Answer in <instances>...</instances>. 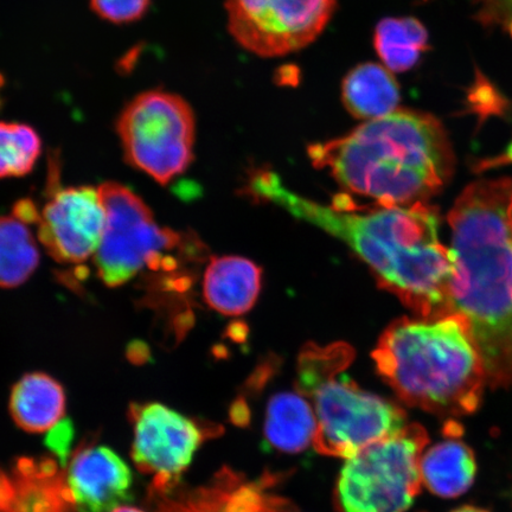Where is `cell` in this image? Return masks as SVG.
Listing matches in <instances>:
<instances>
[{"label":"cell","mask_w":512,"mask_h":512,"mask_svg":"<svg viewBox=\"0 0 512 512\" xmlns=\"http://www.w3.org/2000/svg\"><path fill=\"white\" fill-rule=\"evenodd\" d=\"M62 384L48 374H25L10 395V414L16 425L29 433L53 430L66 414Z\"/></svg>","instance_id":"15"},{"label":"cell","mask_w":512,"mask_h":512,"mask_svg":"<svg viewBox=\"0 0 512 512\" xmlns=\"http://www.w3.org/2000/svg\"><path fill=\"white\" fill-rule=\"evenodd\" d=\"M508 226H509L510 238L512 241V201L510 203V207L508 210Z\"/></svg>","instance_id":"29"},{"label":"cell","mask_w":512,"mask_h":512,"mask_svg":"<svg viewBox=\"0 0 512 512\" xmlns=\"http://www.w3.org/2000/svg\"><path fill=\"white\" fill-rule=\"evenodd\" d=\"M41 153L42 140L34 127L0 121V178L29 175Z\"/></svg>","instance_id":"21"},{"label":"cell","mask_w":512,"mask_h":512,"mask_svg":"<svg viewBox=\"0 0 512 512\" xmlns=\"http://www.w3.org/2000/svg\"><path fill=\"white\" fill-rule=\"evenodd\" d=\"M247 192L342 240L370 267L379 285L420 318L454 313L451 249L440 242L437 210L425 202L357 213L349 202L347 207H328L307 200L270 170L255 171Z\"/></svg>","instance_id":"1"},{"label":"cell","mask_w":512,"mask_h":512,"mask_svg":"<svg viewBox=\"0 0 512 512\" xmlns=\"http://www.w3.org/2000/svg\"><path fill=\"white\" fill-rule=\"evenodd\" d=\"M261 278V268L251 260L240 256L213 258L204 273V299L224 316L243 315L259 297Z\"/></svg>","instance_id":"14"},{"label":"cell","mask_w":512,"mask_h":512,"mask_svg":"<svg viewBox=\"0 0 512 512\" xmlns=\"http://www.w3.org/2000/svg\"><path fill=\"white\" fill-rule=\"evenodd\" d=\"M428 40L427 29L419 19L390 17L376 25L374 47L384 67L403 73L419 63L428 49Z\"/></svg>","instance_id":"19"},{"label":"cell","mask_w":512,"mask_h":512,"mask_svg":"<svg viewBox=\"0 0 512 512\" xmlns=\"http://www.w3.org/2000/svg\"><path fill=\"white\" fill-rule=\"evenodd\" d=\"M66 480L78 512H111L132 499V471L107 446L80 447L70 460Z\"/></svg>","instance_id":"12"},{"label":"cell","mask_w":512,"mask_h":512,"mask_svg":"<svg viewBox=\"0 0 512 512\" xmlns=\"http://www.w3.org/2000/svg\"><path fill=\"white\" fill-rule=\"evenodd\" d=\"M428 443L425 428L411 424L345 459L335 489L338 512L411 508L421 491V457Z\"/></svg>","instance_id":"6"},{"label":"cell","mask_w":512,"mask_h":512,"mask_svg":"<svg viewBox=\"0 0 512 512\" xmlns=\"http://www.w3.org/2000/svg\"><path fill=\"white\" fill-rule=\"evenodd\" d=\"M228 31L256 56H285L310 46L334 16L337 0H226Z\"/></svg>","instance_id":"9"},{"label":"cell","mask_w":512,"mask_h":512,"mask_svg":"<svg viewBox=\"0 0 512 512\" xmlns=\"http://www.w3.org/2000/svg\"><path fill=\"white\" fill-rule=\"evenodd\" d=\"M371 356L382 380L409 407L458 418L475 413L482 402L485 370L460 313L396 320Z\"/></svg>","instance_id":"4"},{"label":"cell","mask_w":512,"mask_h":512,"mask_svg":"<svg viewBox=\"0 0 512 512\" xmlns=\"http://www.w3.org/2000/svg\"><path fill=\"white\" fill-rule=\"evenodd\" d=\"M73 439V426L67 420H62L55 430H51L49 438L47 439V445L51 451L57 454V457L61 459L62 464L66 462L68 457L70 443Z\"/></svg>","instance_id":"24"},{"label":"cell","mask_w":512,"mask_h":512,"mask_svg":"<svg viewBox=\"0 0 512 512\" xmlns=\"http://www.w3.org/2000/svg\"><path fill=\"white\" fill-rule=\"evenodd\" d=\"M476 475L475 453L463 441H441L422 454V484L439 497L456 498L464 495L475 483Z\"/></svg>","instance_id":"18"},{"label":"cell","mask_w":512,"mask_h":512,"mask_svg":"<svg viewBox=\"0 0 512 512\" xmlns=\"http://www.w3.org/2000/svg\"><path fill=\"white\" fill-rule=\"evenodd\" d=\"M111 512H145L142 509L134 508V507H119L117 509L112 510Z\"/></svg>","instance_id":"28"},{"label":"cell","mask_w":512,"mask_h":512,"mask_svg":"<svg viewBox=\"0 0 512 512\" xmlns=\"http://www.w3.org/2000/svg\"><path fill=\"white\" fill-rule=\"evenodd\" d=\"M51 162L49 198L37 224L38 240L60 264H82L95 255L104 235V203L99 188H61L59 164Z\"/></svg>","instance_id":"11"},{"label":"cell","mask_w":512,"mask_h":512,"mask_svg":"<svg viewBox=\"0 0 512 512\" xmlns=\"http://www.w3.org/2000/svg\"><path fill=\"white\" fill-rule=\"evenodd\" d=\"M512 179L467 187L448 215L454 313L470 324L486 383L512 388Z\"/></svg>","instance_id":"2"},{"label":"cell","mask_w":512,"mask_h":512,"mask_svg":"<svg viewBox=\"0 0 512 512\" xmlns=\"http://www.w3.org/2000/svg\"><path fill=\"white\" fill-rule=\"evenodd\" d=\"M10 478V495L0 512H78L66 475L53 459H19Z\"/></svg>","instance_id":"13"},{"label":"cell","mask_w":512,"mask_h":512,"mask_svg":"<svg viewBox=\"0 0 512 512\" xmlns=\"http://www.w3.org/2000/svg\"><path fill=\"white\" fill-rule=\"evenodd\" d=\"M40 264V251L28 224L15 216H0V287L27 281Z\"/></svg>","instance_id":"20"},{"label":"cell","mask_w":512,"mask_h":512,"mask_svg":"<svg viewBox=\"0 0 512 512\" xmlns=\"http://www.w3.org/2000/svg\"><path fill=\"white\" fill-rule=\"evenodd\" d=\"M157 512H201L191 507V505L183 498L174 501V499H165L159 503Z\"/></svg>","instance_id":"26"},{"label":"cell","mask_w":512,"mask_h":512,"mask_svg":"<svg viewBox=\"0 0 512 512\" xmlns=\"http://www.w3.org/2000/svg\"><path fill=\"white\" fill-rule=\"evenodd\" d=\"M451 512H489L488 510L473 507V505H464V507H460L452 510Z\"/></svg>","instance_id":"27"},{"label":"cell","mask_w":512,"mask_h":512,"mask_svg":"<svg viewBox=\"0 0 512 512\" xmlns=\"http://www.w3.org/2000/svg\"><path fill=\"white\" fill-rule=\"evenodd\" d=\"M477 21L486 28L501 29L512 37V0H473Z\"/></svg>","instance_id":"23"},{"label":"cell","mask_w":512,"mask_h":512,"mask_svg":"<svg viewBox=\"0 0 512 512\" xmlns=\"http://www.w3.org/2000/svg\"><path fill=\"white\" fill-rule=\"evenodd\" d=\"M313 166L380 207L424 202L451 177L454 155L443 124L426 112L398 108L347 136L307 149Z\"/></svg>","instance_id":"3"},{"label":"cell","mask_w":512,"mask_h":512,"mask_svg":"<svg viewBox=\"0 0 512 512\" xmlns=\"http://www.w3.org/2000/svg\"><path fill=\"white\" fill-rule=\"evenodd\" d=\"M151 4L152 0H89L96 16L117 25L140 21L149 12Z\"/></svg>","instance_id":"22"},{"label":"cell","mask_w":512,"mask_h":512,"mask_svg":"<svg viewBox=\"0 0 512 512\" xmlns=\"http://www.w3.org/2000/svg\"><path fill=\"white\" fill-rule=\"evenodd\" d=\"M342 102L356 119L369 121L386 117L399 108V82L383 64H358L343 79Z\"/></svg>","instance_id":"16"},{"label":"cell","mask_w":512,"mask_h":512,"mask_svg":"<svg viewBox=\"0 0 512 512\" xmlns=\"http://www.w3.org/2000/svg\"><path fill=\"white\" fill-rule=\"evenodd\" d=\"M14 216L25 224L40 222L41 213L31 200H21L15 204Z\"/></svg>","instance_id":"25"},{"label":"cell","mask_w":512,"mask_h":512,"mask_svg":"<svg viewBox=\"0 0 512 512\" xmlns=\"http://www.w3.org/2000/svg\"><path fill=\"white\" fill-rule=\"evenodd\" d=\"M106 222L94 255L99 278L108 287H119L149 267L162 270L166 253L187 247L196 238L157 223L152 210L136 192L117 182L99 187Z\"/></svg>","instance_id":"8"},{"label":"cell","mask_w":512,"mask_h":512,"mask_svg":"<svg viewBox=\"0 0 512 512\" xmlns=\"http://www.w3.org/2000/svg\"><path fill=\"white\" fill-rule=\"evenodd\" d=\"M124 158L132 168L166 185L194 160L196 118L183 96L149 89L134 96L115 121Z\"/></svg>","instance_id":"7"},{"label":"cell","mask_w":512,"mask_h":512,"mask_svg":"<svg viewBox=\"0 0 512 512\" xmlns=\"http://www.w3.org/2000/svg\"><path fill=\"white\" fill-rule=\"evenodd\" d=\"M128 418L134 465L152 477L153 494L164 496L175 488L209 437L208 427L157 402L133 403Z\"/></svg>","instance_id":"10"},{"label":"cell","mask_w":512,"mask_h":512,"mask_svg":"<svg viewBox=\"0 0 512 512\" xmlns=\"http://www.w3.org/2000/svg\"><path fill=\"white\" fill-rule=\"evenodd\" d=\"M352 358L354 350L345 343L328 347L310 343L299 356L298 392L315 411L313 446L323 456L351 458L408 425L401 407L341 376Z\"/></svg>","instance_id":"5"},{"label":"cell","mask_w":512,"mask_h":512,"mask_svg":"<svg viewBox=\"0 0 512 512\" xmlns=\"http://www.w3.org/2000/svg\"><path fill=\"white\" fill-rule=\"evenodd\" d=\"M265 438L268 445L285 453H300L313 445L317 418L303 394L278 393L267 403Z\"/></svg>","instance_id":"17"}]
</instances>
